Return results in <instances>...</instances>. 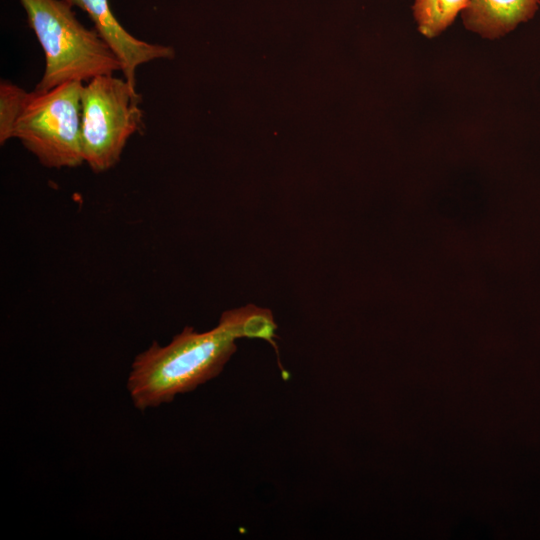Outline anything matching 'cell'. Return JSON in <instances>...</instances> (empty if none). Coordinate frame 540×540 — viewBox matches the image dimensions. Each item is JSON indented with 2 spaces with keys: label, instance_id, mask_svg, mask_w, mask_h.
<instances>
[{
  "label": "cell",
  "instance_id": "cell-6",
  "mask_svg": "<svg viewBox=\"0 0 540 540\" xmlns=\"http://www.w3.org/2000/svg\"><path fill=\"white\" fill-rule=\"evenodd\" d=\"M539 5L540 0H469L461 18L466 29L496 39L530 20Z\"/></svg>",
  "mask_w": 540,
  "mask_h": 540
},
{
  "label": "cell",
  "instance_id": "cell-8",
  "mask_svg": "<svg viewBox=\"0 0 540 540\" xmlns=\"http://www.w3.org/2000/svg\"><path fill=\"white\" fill-rule=\"evenodd\" d=\"M29 92L6 80L0 84V144L13 138V129Z\"/></svg>",
  "mask_w": 540,
  "mask_h": 540
},
{
  "label": "cell",
  "instance_id": "cell-1",
  "mask_svg": "<svg viewBox=\"0 0 540 540\" xmlns=\"http://www.w3.org/2000/svg\"><path fill=\"white\" fill-rule=\"evenodd\" d=\"M277 328L270 310L249 304L222 313L206 332L186 326L165 346L154 341L131 366L127 389L141 411L173 401L218 376L242 337L273 341Z\"/></svg>",
  "mask_w": 540,
  "mask_h": 540
},
{
  "label": "cell",
  "instance_id": "cell-7",
  "mask_svg": "<svg viewBox=\"0 0 540 540\" xmlns=\"http://www.w3.org/2000/svg\"><path fill=\"white\" fill-rule=\"evenodd\" d=\"M469 0H415L413 15L419 32L434 38L448 28Z\"/></svg>",
  "mask_w": 540,
  "mask_h": 540
},
{
  "label": "cell",
  "instance_id": "cell-5",
  "mask_svg": "<svg viewBox=\"0 0 540 540\" xmlns=\"http://www.w3.org/2000/svg\"><path fill=\"white\" fill-rule=\"evenodd\" d=\"M65 1L87 12L99 35L119 59L124 78L133 86H136V69L140 65L174 56L171 47L151 44L128 33L113 15L109 0Z\"/></svg>",
  "mask_w": 540,
  "mask_h": 540
},
{
  "label": "cell",
  "instance_id": "cell-4",
  "mask_svg": "<svg viewBox=\"0 0 540 540\" xmlns=\"http://www.w3.org/2000/svg\"><path fill=\"white\" fill-rule=\"evenodd\" d=\"M135 87L114 74L97 76L83 85V158L96 173L115 166L129 138L142 127L141 95Z\"/></svg>",
  "mask_w": 540,
  "mask_h": 540
},
{
  "label": "cell",
  "instance_id": "cell-3",
  "mask_svg": "<svg viewBox=\"0 0 540 540\" xmlns=\"http://www.w3.org/2000/svg\"><path fill=\"white\" fill-rule=\"evenodd\" d=\"M83 82L71 81L47 91L29 92L13 138L49 168L84 163L82 147Z\"/></svg>",
  "mask_w": 540,
  "mask_h": 540
},
{
  "label": "cell",
  "instance_id": "cell-2",
  "mask_svg": "<svg viewBox=\"0 0 540 540\" xmlns=\"http://www.w3.org/2000/svg\"><path fill=\"white\" fill-rule=\"evenodd\" d=\"M45 56V69L34 90L47 91L71 81L86 83L113 75L122 66L97 30L76 18L65 0H19Z\"/></svg>",
  "mask_w": 540,
  "mask_h": 540
}]
</instances>
